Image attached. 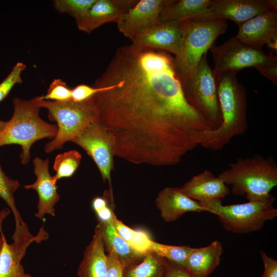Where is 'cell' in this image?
<instances>
[{
	"label": "cell",
	"mask_w": 277,
	"mask_h": 277,
	"mask_svg": "<svg viewBox=\"0 0 277 277\" xmlns=\"http://www.w3.org/2000/svg\"><path fill=\"white\" fill-rule=\"evenodd\" d=\"M180 188L184 194L199 203L221 200L230 193L223 181L208 170L194 175Z\"/></svg>",
	"instance_id": "19"
},
{
	"label": "cell",
	"mask_w": 277,
	"mask_h": 277,
	"mask_svg": "<svg viewBox=\"0 0 277 277\" xmlns=\"http://www.w3.org/2000/svg\"><path fill=\"white\" fill-rule=\"evenodd\" d=\"M260 255L264 267L261 277H277V261L267 255L263 250L260 251Z\"/></svg>",
	"instance_id": "35"
},
{
	"label": "cell",
	"mask_w": 277,
	"mask_h": 277,
	"mask_svg": "<svg viewBox=\"0 0 277 277\" xmlns=\"http://www.w3.org/2000/svg\"><path fill=\"white\" fill-rule=\"evenodd\" d=\"M268 47L276 51L277 50V36H273L269 39L266 43Z\"/></svg>",
	"instance_id": "36"
},
{
	"label": "cell",
	"mask_w": 277,
	"mask_h": 277,
	"mask_svg": "<svg viewBox=\"0 0 277 277\" xmlns=\"http://www.w3.org/2000/svg\"><path fill=\"white\" fill-rule=\"evenodd\" d=\"M227 28L226 20H185L181 53L174 58L175 72L182 86L196 69L203 56Z\"/></svg>",
	"instance_id": "6"
},
{
	"label": "cell",
	"mask_w": 277,
	"mask_h": 277,
	"mask_svg": "<svg viewBox=\"0 0 277 277\" xmlns=\"http://www.w3.org/2000/svg\"><path fill=\"white\" fill-rule=\"evenodd\" d=\"M33 163L36 180L31 184L25 185L24 188L26 189H33L37 193V211L35 216L40 220L47 214L54 216V206L60 200V196L57 191V182L49 172V160L46 159L44 160L36 157L33 159Z\"/></svg>",
	"instance_id": "15"
},
{
	"label": "cell",
	"mask_w": 277,
	"mask_h": 277,
	"mask_svg": "<svg viewBox=\"0 0 277 277\" xmlns=\"http://www.w3.org/2000/svg\"><path fill=\"white\" fill-rule=\"evenodd\" d=\"M162 218L166 222L174 221L188 212L210 211L185 194L180 187H167L158 193L155 200Z\"/></svg>",
	"instance_id": "18"
},
{
	"label": "cell",
	"mask_w": 277,
	"mask_h": 277,
	"mask_svg": "<svg viewBox=\"0 0 277 277\" xmlns=\"http://www.w3.org/2000/svg\"><path fill=\"white\" fill-rule=\"evenodd\" d=\"M107 270L106 277H123L124 267L112 251L107 254Z\"/></svg>",
	"instance_id": "33"
},
{
	"label": "cell",
	"mask_w": 277,
	"mask_h": 277,
	"mask_svg": "<svg viewBox=\"0 0 277 277\" xmlns=\"http://www.w3.org/2000/svg\"><path fill=\"white\" fill-rule=\"evenodd\" d=\"M275 199L271 195L263 201L228 205H223L221 200L199 203L218 217L226 230L241 234L260 230L266 221L277 216Z\"/></svg>",
	"instance_id": "8"
},
{
	"label": "cell",
	"mask_w": 277,
	"mask_h": 277,
	"mask_svg": "<svg viewBox=\"0 0 277 277\" xmlns=\"http://www.w3.org/2000/svg\"><path fill=\"white\" fill-rule=\"evenodd\" d=\"M227 165L218 176L231 186L233 195L245 196L248 201H263L272 195L270 192L277 185V164L273 156L255 154L238 158Z\"/></svg>",
	"instance_id": "3"
},
{
	"label": "cell",
	"mask_w": 277,
	"mask_h": 277,
	"mask_svg": "<svg viewBox=\"0 0 277 277\" xmlns=\"http://www.w3.org/2000/svg\"><path fill=\"white\" fill-rule=\"evenodd\" d=\"M0 232H1V235H0V252H1L2 246H3V234H4V233L2 229L1 222H0Z\"/></svg>",
	"instance_id": "37"
},
{
	"label": "cell",
	"mask_w": 277,
	"mask_h": 277,
	"mask_svg": "<svg viewBox=\"0 0 277 277\" xmlns=\"http://www.w3.org/2000/svg\"><path fill=\"white\" fill-rule=\"evenodd\" d=\"M275 36H277V9H272L240 26L235 37L249 46L262 50L263 45Z\"/></svg>",
	"instance_id": "16"
},
{
	"label": "cell",
	"mask_w": 277,
	"mask_h": 277,
	"mask_svg": "<svg viewBox=\"0 0 277 277\" xmlns=\"http://www.w3.org/2000/svg\"><path fill=\"white\" fill-rule=\"evenodd\" d=\"M184 22L158 21L131 39V44L140 48L170 52L176 58L181 53Z\"/></svg>",
	"instance_id": "13"
},
{
	"label": "cell",
	"mask_w": 277,
	"mask_h": 277,
	"mask_svg": "<svg viewBox=\"0 0 277 277\" xmlns=\"http://www.w3.org/2000/svg\"><path fill=\"white\" fill-rule=\"evenodd\" d=\"M211 0H168L159 18V22L190 19L205 10Z\"/></svg>",
	"instance_id": "23"
},
{
	"label": "cell",
	"mask_w": 277,
	"mask_h": 277,
	"mask_svg": "<svg viewBox=\"0 0 277 277\" xmlns=\"http://www.w3.org/2000/svg\"><path fill=\"white\" fill-rule=\"evenodd\" d=\"M12 238L13 242L9 244L3 234V244L0 252V277H33L25 272L21 261L29 245L48 239L47 232L43 227L34 236L24 222L19 226L15 227Z\"/></svg>",
	"instance_id": "12"
},
{
	"label": "cell",
	"mask_w": 277,
	"mask_h": 277,
	"mask_svg": "<svg viewBox=\"0 0 277 277\" xmlns=\"http://www.w3.org/2000/svg\"><path fill=\"white\" fill-rule=\"evenodd\" d=\"M13 104L12 116L0 132V147L10 144L20 145L21 163L26 165L31 157L32 145L43 138L52 140L57 133V127L45 122L39 116L40 108L31 100L15 97Z\"/></svg>",
	"instance_id": "4"
},
{
	"label": "cell",
	"mask_w": 277,
	"mask_h": 277,
	"mask_svg": "<svg viewBox=\"0 0 277 277\" xmlns=\"http://www.w3.org/2000/svg\"><path fill=\"white\" fill-rule=\"evenodd\" d=\"M20 184L16 180L9 178L4 172L0 163V197L11 210L15 219V227L24 222L18 211L14 199V193L19 187Z\"/></svg>",
	"instance_id": "28"
},
{
	"label": "cell",
	"mask_w": 277,
	"mask_h": 277,
	"mask_svg": "<svg viewBox=\"0 0 277 277\" xmlns=\"http://www.w3.org/2000/svg\"><path fill=\"white\" fill-rule=\"evenodd\" d=\"M205 54L196 69L182 86L189 104L206 121L210 128H219L222 116L217 97L215 80Z\"/></svg>",
	"instance_id": "9"
},
{
	"label": "cell",
	"mask_w": 277,
	"mask_h": 277,
	"mask_svg": "<svg viewBox=\"0 0 277 277\" xmlns=\"http://www.w3.org/2000/svg\"><path fill=\"white\" fill-rule=\"evenodd\" d=\"M163 277H200L186 268L167 260V264Z\"/></svg>",
	"instance_id": "34"
},
{
	"label": "cell",
	"mask_w": 277,
	"mask_h": 277,
	"mask_svg": "<svg viewBox=\"0 0 277 277\" xmlns=\"http://www.w3.org/2000/svg\"><path fill=\"white\" fill-rule=\"evenodd\" d=\"M93 86L103 88L93 98L114 156L134 164L176 165L212 130L186 100L167 52L121 47Z\"/></svg>",
	"instance_id": "1"
},
{
	"label": "cell",
	"mask_w": 277,
	"mask_h": 277,
	"mask_svg": "<svg viewBox=\"0 0 277 277\" xmlns=\"http://www.w3.org/2000/svg\"><path fill=\"white\" fill-rule=\"evenodd\" d=\"M71 142L82 148L93 159L103 180L109 184V195L113 201L111 180L113 169V145L106 129L100 121L95 122L86 127Z\"/></svg>",
	"instance_id": "10"
},
{
	"label": "cell",
	"mask_w": 277,
	"mask_h": 277,
	"mask_svg": "<svg viewBox=\"0 0 277 277\" xmlns=\"http://www.w3.org/2000/svg\"><path fill=\"white\" fill-rule=\"evenodd\" d=\"M168 0H139L116 23L124 36L132 39L159 21Z\"/></svg>",
	"instance_id": "14"
},
{
	"label": "cell",
	"mask_w": 277,
	"mask_h": 277,
	"mask_svg": "<svg viewBox=\"0 0 277 277\" xmlns=\"http://www.w3.org/2000/svg\"><path fill=\"white\" fill-rule=\"evenodd\" d=\"M101 231L104 248L108 253L112 251L117 256L124 268L141 262L146 254L134 250L115 230L110 223H97Z\"/></svg>",
	"instance_id": "22"
},
{
	"label": "cell",
	"mask_w": 277,
	"mask_h": 277,
	"mask_svg": "<svg viewBox=\"0 0 277 277\" xmlns=\"http://www.w3.org/2000/svg\"><path fill=\"white\" fill-rule=\"evenodd\" d=\"M31 100L40 108H46L49 120L56 123L57 133L45 147L47 153L63 148L66 142H71L88 125L99 121L98 110L93 97L82 102L71 100L51 101L41 100L38 96Z\"/></svg>",
	"instance_id": "5"
},
{
	"label": "cell",
	"mask_w": 277,
	"mask_h": 277,
	"mask_svg": "<svg viewBox=\"0 0 277 277\" xmlns=\"http://www.w3.org/2000/svg\"><path fill=\"white\" fill-rule=\"evenodd\" d=\"M96 0H55L54 8L59 12L67 13L73 16L76 23L87 14L89 9Z\"/></svg>",
	"instance_id": "29"
},
{
	"label": "cell",
	"mask_w": 277,
	"mask_h": 277,
	"mask_svg": "<svg viewBox=\"0 0 277 277\" xmlns=\"http://www.w3.org/2000/svg\"><path fill=\"white\" fill-rule=\"evenodd\" d=\"M223 252V244L218 241L205 247L193 248L186 269L200 277H208L219 265Z\"/></svg>",
	"instance_id": "21"
},
{
	"label": "cell",
	"mask_w": 277,
	"mask_h": 277,
	"mask_svg": "<svg viewBox=\"0 0 277 277\" xmlns=\"http://www.w3.org/2000/svg\"><path fill=\"white\" fill-rule=\"evenodd\" d=\"M103 90V88L101 87L80 84L72 89L70 100L75 102H82L91 98Z\"/></svg>",
	"instance_id": "32"
},
{
	"label": "cell",
	"mask_w": 277,
	"mask_h": 277,
	"mask_svg": "<svg viewBox=\"0 0 277 277\" xmlns=\"http://www.w3.org/2000/svg\"><path fill=\"white\" fill-rule=\"evenodd\" d=\"M272 9H277L276 0H211L205 10L189 20L230 19L239 27L251 18Z\"/></svg>",
	"instance_id": "11"
},
{
	"label": "cell",
	"mask_w": 277,
	"mask_h": 277,
	"mask_svg": "<svg viewBox=\"0 0 277 277\" xmlns=\"http://www.w3.org/2000/svg\"><path fill=\"white\" fill-rule=\"evenodd\" d=\"M137 0H96L87 14L76 23L78 29L90 33L101 25L117 23Z\"/></svg>",
	"instance_id": "17"
},
{
	"label": "cell",
	"mask_w": 277,
	"mask_h": 277,
	"mask_svg": "<svg viewBox=\"0 0 277 277\" xmlns=\"http://www.w3.org/2000/svg\"><path fill=\"white\" fill-rule=\"evenodd\" d=\"M72 89L60 78L54 79L50 84L45 95L38 96L40 99L55 102H63L71 99Z\"/></svg>",
	"instance_id": "30"
},
{
	"label": "cell",
	"mask_w": 277,
	"mask_h": 277,
	"mask_svg": "<svg viewBox=\"0 0 277 277\" xmlns=\"http://www.w3.org/2000/svg\"><path fill=\"white\" fill-rule=\"evenodd\" d=\"M167 264V260L150 251L139 263L124 268L123 277H163Z\"/></svg>",
	"instance_id": "24"
},
{
	"label": "cell",
	"mask_w": 277,
	"mask_h": 277,
	"mask_svg": "<svg viewBox=\"0 0 277 277\" xmlns=\"http://www.w3.org/2000/svg\"><path fill=\"white\" fill-rule=\"evenodd\" d=\"M82 160L81 153L76 150L58 154L55 158L53 169L56 172L53 176L57 182L62 178L71 177L78 167Z\"/></svg>",
	"instance_id": "26"
},
{
	"label": "cell",
	"mask_w": 277,
	"mask_h": 277,
	"mask_svg": "<svg viewBox=\"0 0 277 277\" xmlns=\"http://www.w3.org/2000/svg\"><path fill=\"white\" fill-rule=\"evenodd\" d=\"M238 72H226L215 80L222 123L217 129L206 132L200 145L204 148L219 150L247 131L246 91L237 79Z\"/></svg>",
	"instance_id": "2"
},
{
	"label": "cell",
	"mask_w": 277,
	"mask_h": 277,
	"mask_svg": "<svg viewBox=\"0 0 277 277\" xmlns=\"http://www.w3.org/2000/svg\"><path fill=\"white\" fill-rule=\"evenodd\" d=\"M7 122L0 120V132L4 129L6 125Z\"/></svg>",
	"instance_id": "38"
},
{
	"label": "cell",
	"mask_w": 277,
	"mask_h": 277,
	"mask_svg": "<svg viewBox=\"0 0 277 277\" xmlns=\"http://www.w3.org/2000/svg\"><path fill=\"white\" fill-rule=\"evenodd\" d=\"M214 62L212 70L216 80L222 74L253 67L260 73L277 84V57L266 54L262 50L249 46L235 36L229 38L220 46L213 45L209 49Z\"/></svg>",
	"instance_id": "7"
},
{
	"label": "cell",
	"mask_w": 277,
	"mask_h": 277,
	"mask_svg": "<svg viewBox=\"0 0 277 277\" xmlns=\"http://www.w3.org/2000/svg\"><path fill=\"white\" fill-rule=\"evenodd\" d=\"M107 258L101 231L98 225L77 269L78 277H106Z\"/></svg>",
	"instance_id": "20"
},
{
	"label": "cell",
	"mask_w": 277,
	"mask_h": 277,
	"mask_svg": "<svg viewBox=\"0 0 277 277\" xmlns=\"http://www.w3.org/2000/svg\"><path fill=\"white\" fill-rule=\"evenodd\" d=\"M110 224L116 232L136 251L146 254L151 251L153 240L146 231L131 228L119 220L115 215Z\"/></svg>",
	"instance_id": "25"
},
{
	"label": "cell",
	"mask_w": 277,
	"mask_h": 277,
	"mask_svg": "<svg viewBox=\"0 0 277 277\" xmlns=\"http://www.w3.org/2000/svg\"><path fill=\"white\" fill-rule=\"evenodd\" d=\"M26 68V66L24 63H17L9 74L0 83V103L8 96L15 85L23 82L21 75Z\"/></svg>",
	"instance_id": "31"
},
{
	"label": "cell",
	"mask_w": 277,
	"mask_h": 277,
	"mask_svg": "<svg viewBox=\"0 0 277 277\" xmlns=\"http://www.w3.org/2000/svg\"><path fill=\"white\" fill-rule=\"evenodd\" d=\"M193 249L189 246H173L152 241L151 251L166 260L186 268L188 257Z\"/></svg>",
	"instance_id": "27"
}]
</instances>
